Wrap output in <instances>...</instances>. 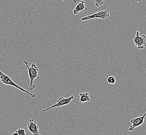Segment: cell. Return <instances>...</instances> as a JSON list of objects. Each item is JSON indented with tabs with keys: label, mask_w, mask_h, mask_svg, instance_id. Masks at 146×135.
<instances>
[{
	"label": "cell",
	"mask_w": 146,
	"mask_h": 135,
	"mask_svg": "<svg viewBox=\"0 0 146 135\" xmlns=\"http://www.w3.org/2000/svg\"><path fill=\"white\" fill-rule=\"evenodd\" d=\"M28 129L33 135H41L40 132V126L35 118H31L27 123Z\"/></svg>",
	"instance_id": "8992f818"
},
{
	"label": "cell",
	"mask_w": 146,
	"mask_h": 135,
	"mask_svg": "<svg viewBox=\"0 0 146 135\" xmlns=\"http://www.w3.org/2000/svg\"><path fill=\"white\" fill-rule=\"evenodd\" d=\"M12 135H18V134L17 132H13V133H12Z\"/></svg>",
	"instance_id": "5bb4252c"
},
{
	"label": "cell",
	"mask_w": 146,
	"mask_h": 135,
	"mask_svg": "<svg viewBox=\"0 0 146 135\" xmlns=\"http://www.w3.org/2000/svg\"><path fill=\"white\" fill-rule=\"evenodd\" d=\"M142 1H143V0H136V1L137 2H141Z\"/></svg>",
	"instance_id": "9a60e30c"
},
{
	"label": "cell",
	"mask_w": 146,
	"mask_h": 135,
	"mask_svg": "<svg viewBox=\"0 0 146 135\" xmlns=\"http://www.w3.org/2000/svg\"><path fill=\"white\" fill-rule=\"evenodd\" d=\"M16 132H17L19 135H26L25 129H22V128H19V129L17 130Z\"/></svg>",
	"instance_id": "7c38bea8"
},
{
	"label": "cell",
	"mask_w": 146,
	"mask_h": 135,
	"mask_svg": "<svg viewBox=\"0 0 146 135\" xmlns=\"http://www.w3.org/2000/svg\"><path fill=\"white\" fill-rule=\"evenodd\" d=\"M133 42L135 46H136L138 50H141L143 48H146V36L145 35L140 36L139 32L137 31L136 32V35Z\"/></svg>",
	"instance_id": "5b68a950"
},
{
	"label": "cell",
	"mask_w": 146,
	"mask_h": 135,
	"mask_svg": "<svg viewBox=\"0 0 146 135\" xmlns=\"http://www.w3.org/2000/svg\"><path fill=\"white\" fill-rule=\"evenodd\" d=\"M80 96V101L77 106L79 105L81 103H86V102H90L91 100V98L89 95L88 93H81L79 94Z\"/></svg>",
	"instance_id": "9c48e42d"
},
{
	"label": "cell",
	"mask_w": 146,
	"mask_h": 135,
	"mask_svg": "<svg viewBox=\"0 0 146 135\" xmlns=\"http://www.w3.org/2000/svg\"><path fill=\"white\" fill-rule=\"evenodd\" d=\"M107 81L108 83L111 85L114 84L116 83V79L114 76H109L107 79Z\"/></svg>",
	"instance_id": "30bf717a"
},
{
	"label": "cell",
	"mask_w": 146,
	"mask_h": 135,
	"mask_svg": "<svg viewBox=\"0 0 146 135\" xmlns=\"http://www.w3.org/2000/svg\"><path fill=\"white\" fill-rule=\"evenodd\" d=\"M94 3H95V5L96 7H99L100 5L104 4L105 0H92Z\"/></svg>",
	"instance_id": "8fae6325"
},
{
	"label": "cell",
	"mask_w": 146,
	"mask_h": 135,
	"mask_svg": "<svg viewBox=\"0 0 146 135\" xmlns=\"http://www.w3.org/2000/svg\"><path fill=\"white\" fill-rule=\"evenodd\" d=\"M110 16V12L108 10L105 11H101L99 12L95 13L92 15H88L85 17L81 18V19L82 21H88V20H92L93 19H105L109 17Z\"/></svg>",
	"instance_id": "3957f363"
},
{
	"label": "cell",
	"mask_w": 146,
	"mask_h": 135,
	"mask_svg": "<svg viewBox=\"0 0 146 135\" xmlns=\"http://www.w3.org/2000/svg\"><path fill=\"white\" fill-rule=\"evenodd\" d=\"M85 2L84 1H79V2L77 4L76 6L73 9V13L74 15H78L79 13L83 11L84 9L88 10V9L85 6Z\"/></svg>",
	"instance_id": "ba28073f"
},
{
	"label": "cell",
	"mask_w": 146,
	"mask_h": 135,
	"mask_svg": "<svg viewBox=\"0 0 146 135\" xmlns=\"http://www.w3.org/2000/svg\"><path fill=\"white\" fill-rule=\"evenodd\" d=\"M62 1H65V0H62ZM67 2H68V0H66ZM73 1V3L74 4H76L77 3V0H72Z\"/></svg>",
	"instance_id": "4fadbf2b"
},
{
	"label": "cell",
	"mask_w": 146,
	"mask_h": 135,
	"mask_svg": "<svg viewBox=\"0 0 146 135\" xmlns=\"http://www.w3.org/2000/svg\"><path fill=\"white\" fill-rule=\"evenodd\" d=\"M146 116V110L145 113L142 116H140L137 118H132L130 122L131 123V125L129 127L128 131L129 132H132L136 128L139 127L140 125H143L144 123V120Z\"/></svg>",
	"instance_id": "52a82bcc"
},
{
	"label": "cell",
	"mask_w": 146,
	"mask_h": 135,
	"mask_svg": "<svg viewBox=\"0 0 146 135\" xmlns=\"http://www.w3.org/2000/svg\"><path fill=\"white\" fill-rule=\"evenodd\" d=\"M74 96L73 95L68 98H64L63 97H59L57 101V103H55L54 105H53V106H51L50 107L44 109V110H43V112L47 111L50 109H53L54 108H58L62 106H67L71 103V101L74 99Z\"/></svg>",
	"instance_id": "277c9868"
},
{
	"label": "cell",
	"mask_w": 146,
	"mask_h": 135,
	"mask_svg": "<svg viewBox=\"0 0 146 135\" xmlns=\"http://www.w3.org/2000/svg\"><path fill=\"white\" fill-rule=\"evenodd\" d=\"M25 65L26 66L27 68L28 71V74L29 77L30 81L28 82L29 87L28 88V90L29 91H33L35 88V86L33 84L34 80L37 78L39 79L40 77L38 76V66L35 65V63H32L31 66H29V63L26 61L24 62Z\"/></svg>",
	"instance_id": "6da1fadb"
},
{
	"label": "cell",
	"mask_w": 146,
	"mask_h": 135,
	"mask_svg": "<svg viewBox=\"0 0 146 135\" xmlns=\"http://www.w3.org/2000/svg\"><path fill=\"white\" fill-rule=\"evenodd\" d=\"M0 79L2 83H3L5 85H10V86H13V87H15L18 89L21 90V91H23V92H25L27 94L29 95L32 98L36 97V95L35 94H31V93H30L29 91H28L26 89H25L21 87V86H19V85L16 84L8 75H7L3 73L1 70H0Z\"/></svg>",
	"instance_id": "7a4b0ae2"
},
{
	"label": "cell",
	"mask_w": 146,
	"mask_h": 135,
	"mask_svg": "<svg viewBox=\"0 0 146 135\" xmlns=\"http://www.w3.org/2000/svg\"><path fill=\"white\" fill-rule=\"evenodd\" d=\"M129 132V131H127V132H126L125 134H124V135H127V133H128V132Z\"/></svg>",
	"instance_id": "2e32d148"
}]
</instances>
